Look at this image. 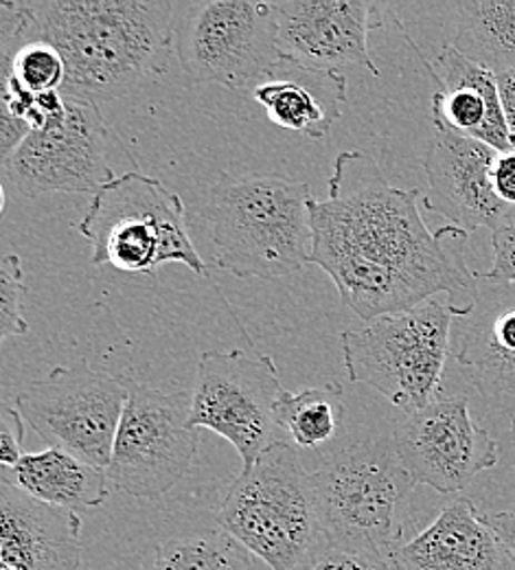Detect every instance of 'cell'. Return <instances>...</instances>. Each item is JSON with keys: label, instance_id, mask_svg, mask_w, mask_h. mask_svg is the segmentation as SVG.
<instances>
[{"label": "cell", "instance_id": "cell-1", "mask_svg": "<svg viewBox=\"0 0 515 570\" xmlns=\"http://www.w3.org/2000/svg\"><path fill=\"white\" fill-rule=\"evenodd\" d=\"M419 196V189L390 185L373 156L349 149L334 163L327 200H311V264L367 323L442 292L456 318L476 303L481 279L465 262L469 233L456 226L433 230Z\"/></svg>", "mask_w": 515, "mask_h": 570}, {"label": "cell", "instance_id": "cell-2", "mask_svg": "<svg viewBox=\"0 0 515 570\" xmlns=\"http://www.w3.org/2000/svg\"><path fill=\"white\" fill-rule=\"evenodd\" d=\"M169 0H2L0 36L44 40L67 65L65 97L103 104L160 71L171 47Z\"/></svg>", "mask_w": 515, "mask_h": 570}, {"label": "cell", "instance_id": "cell-3", "mask_svg": "<svg viewBox=\"0 0 515 570\" xmlns=\"http://www.w3.org/2000/svg\"><path fill=\"white\" fill-rule=\"evenodd\" d=\"M307 183L281 174H224L200 215L216 244V266L239 279H281L311 264L314 222Z\"/></svg>", "mask_w": 515, "mask_h": 570}, {"label": "cell", "instance_id": "cell-4", "mask_svg": "<svg viewBox=\"0 0 515 570\" xmlns=\"http://www.w3.org/2000/svg\"><path fill=\"white\" fill-rule=\"evenodd\" d=\"M220 531L270 570H309L325 542L311 474L295 445H270L228 485L218 511Z\"/></svg>", "mask_w": 515, "mask_h": 570}, {"label": "cell", "instance_id": "cell-5", "mask_svg": "<svg viewBox=\"0 0 515 570\" xmlns=\"http://www.w3.org/2000/svg\"><path fill=\"white\" fill-rule=\"evenodd\" d=\"M309 474L325 542L390 558L404 542V515L417 488L393 436L354 443Z\"/></svg>", "mask_w": 515, "mask_h": 570}, {"label": "cell", "instance_id": "cell-6", "mask_svg": "<svg viewBox=\"0 0 515 570\" xmlns=\"http://www.w3.org/2000/svg\"><path fill=\"white\" fill-rule=\"evenodd\" d=\"M77 228L92 246L95 266L153 277L165 264H182L209 277L189 237L182 198L146 174H123L101 187Z\"/></svg>", "mask_w": 515, "mask_h": 570}, {"label": "cell", "instance_id": "cell-7", "mask_svg": "<svg viewBox=\"0 0 515 570\" xmlns=\"http://www.w3.org/2000/svg\"><path fill=\"white\" fill-rule=\"evenodd\" d=\"M454 309L439 298L375 318L340 336L349 380L382 393L406 415L439 397L445 360L452 354Z\"/></svg>", "mask_w": 515, "mask_h": 570}, {"label": "cell", "instance_id": "cell-8", "mask_svg": "<svg viewBox=\"0 0 515 570\" xmlns=\"http://www.w3.org/2000/svg\"><path fill=\"white\" fill-rule=\"evenodd\" d=\"M171 47L194 81L250 90L281 60L275 2L194 0L174 4Z\"/></svg>", "mask_w": 515, "mask_h": 570}, {"label": "cell", "instance_id": "cell-9", "mask_svg": "<svg viewBox=\"0 0 515 570\" xmlns=\"http://www.w3.org/2000/svg\"><path fill=\"white\" fill-rule=\"evenodd\" d=\"M128 404L106 470L112 488L160 499L174 490L198 456V428L191 424V393L162 391L126 375Z\"/></svg>", "mask_w": 515, "mask_h": 570}, {"label": "cell", "instance_id": "cell-10", "mask_svg": "<svg viewBox=\"0 0 515 570\" xmlns=\"http://www.w3.org/2000/svg\"><path fill=\"white\" fill-rule=\"evenodd\" d=\"M128 404L126 375L88 362L56 366L16 395V411L49 448L108 470L117 430Z\"/></svg>", "mask_w": 515, "mask_h": 570}, {"label": "cell", "instance_id": "cell-11", "mask_svg": "<svg viewBox=\"0 0 515 570\" xmlns=\"http://www.w3.org/2000/svg\"><path fill=\"white\" fill-rule=\"evenodd\" d=\"M281 373L270 356L246 352H205L191 393V424L226 439L250 468L270 445L284 441L277 404Z\"/></svg>", "mask_w": 515, "mask_h": 570}, {"label": "cell", "instance_id": "cell-12", "mask_svg": "<svg viewBox=\"0 0 515 570\" xmlns=\"http://www.w3.org/2000/svg\"><path fill=\"white\" fill-rule=\"evenodd\" d=\"M110 132L97 104L67 97L58 124L33 130L2 160V176L22 196L97 194L115 171L108 163Z\"/></svg>", "mask_w": 515, "mask_h": 570}, {"label": "cell", "instance_id": "cell-13", "mask_svg": "<svg viewBox=\"0 0 515 570\" xmlns=\"http://www.w3.org/2000/svg\"><path fill=\"white\" fill-rule=\"evenodd\" d=\"M395 450L417 485L456 494L498 465V441L469 415L463 395H439L419 413L406 415L393 432Z\"/></svg>", "mask_w": 515, "mask_h": 570}, {"label": "cell", "instance_id": "cell-14", "mask_svg": "<svg viewBox=\"0 0 515 570\" xmlns=\"http://www.w3.org/2000/svg\"><path fill=\"white\" fill-rule=\"evenodd\" d=\"M277 47L281 60L343 72L365 67L379 77L368 36L382 24L379 7L367 0H277Z\"/></svg>", "mask_w": 515, "mask_h": 570}, {"label": "cell", "instance_id": "cell-15", "mask_svg": "<svg viewBox=\"0 0 515 570\" xmlns=\"http://www.w3.org/2000/svg\"><path fill=\"white\" fill-rule=\"evenodd\" d=\"M496 156L498 151L485 142L435 126V137L424 156L428 176L424 207L465 233L478 228L496 233L515 224L514 207L505 205L494 191Z\"/></svg>", "mask_w": 515, "mask_h": 570}, {"label": "cell", "instance_id": "cell-16", "mask_svg": "<svg viewBox=\"0 0 515 570\" xmlns=\"http://www.w3.org/2000/svg\"><path fill=\"white\" fill-rule=\"evenodd\" d=\"M0 560L13 570L81 569V518L0 479Z\"/></svg>", "mask_w": 515, "mask_h": 570}, {"label": "cell", "instance_id": "cell-17", "mask_svg": "<svg viewBox=\"0 0 515 570\" xmlns=\"http://www.w3.org/2000/svg\"><path fill=\"white\" fill-rule=\"evenodd\" d=\"M452 356L487 397H515V284L481 282L474 307L454 318Z\"/></svg>", "mask_w": 515, "mask_h": 570}, {"label": "cell", "instance_id": "cell-18", "mask_svg": "<svg viewBox=\"0 0 515 570\" xmlns=\"http://www.w3.org/2000/svg\"><path fill=\"white\" fill-rule=\"evenodd\" d=\"M399 570H515V558L469 499L452 500L390 553Z\"/></svg>", "mask_w": 515, "mask_h": 570}, {"label": "cell", "instance_id": "cell-19", "mask_svg": "<svg viewBox=\"0 0 515 570\" xmlns=\"http://www.w3.org/2000/svg\"><path fill=\"white\" fill-rule=\"evenodd\" d=\"M419 58L437 83L433 95L435 126L485 142L496 151L515 149L494 72L474 65L452 45L443 47L435 67L422 53Z\"/></svg>", "mask_w": 515, "mask_h": 570}, {"label": "cell", "instance_id": "cell-20", "mask_svg": "<svg viewBox=\"0 0 515 570\" xmlns=\"http://www.w3.org/2000/svg\"><path fill=\"white\" fill-rule=\"evenodd\" d=\"M250 97L275 126L320 141L340 119L347 101V77L345 72L318 71L279 60L250 88Z\"/></svg>", "mask_w": 515, "mask_h": 570}, {"label": "cell", "instance_id": "cell-21", "mask_svg": "<svg viewBox=\"0 0 515 570\" xmlns=\"http://www.w3.org/2000/svg\"><path fill=\"white\" fill-rule=\"evenodd\" d=\"M2 476L29 497L71 511L95 509L103 504L110 494L106 470L95 468L60 448L24 454L16 468L2 470Z\"/></svg>", "mask_w": 515, "mask_h": 570}, {"label": "cell", "instance_id": "cell-22", "mask_svg": "<svg viewBox=\"0 0 515 570\" xmlns=\"http://www.w3.org/2000/svg\"><path fill=\"white\" fill-rule=\"evenodd\" d=\"M452 47L494 75L515 69V0H460Z\"/></svg>", "mask_w": 515, "mask_h": 570}, {"label": "cell", "instance_id": "cell-23", "mask_svg": "<svg viewBox=\"0 0 515 570\" xmlns=\"http://www.w3.org/2000/svg\"><path fill=\"white\" fill-rule=\"evenodd\" d=\"M345 420V393L338 382L311 386L298 393L284 389L277 404V424L298 448L331 443Z\"/></svg>", "mask_w": 515, "mask_h": 570}, {"label": "cell", "instance_id": "cell-24", "mask_svg": "<svg viewBox=\"0 0 515 570\" xmlns=\"http://www.w3.org/2000/svg\"><path fill=\"white\" fill-rule=\"evenodd\" d=\"M151 570H257V564L228 533L202 531L165 540Z\"/></svg>", "mask_w": 515, "mask_h": 570}, {"label": "cell", "instance_id": "cell-25", "mask_svg": "<svg viewBox=\"0 0 515 570\" xmlns=\"http://www.w3.org/2000/svg\"><path fill=\"white\" fill-rule=\"evenodd\" d=\"M2 88H20L31 95L62 90L67 81V65L58 49L44 40H20L0 36Z\"/></svg>", "mask_w": 515, "mask_h": 570}, {"label": "cell", "instance_id": "cell-26", "mask_svg": "<svg viewBox=\"0 0 515 570\" xmlns=\"http://www.w3.org/2000/svg\"><path fill=\"white\" fill-rule=\"evenodd\" d=\"M27 285L22 262L18 255H7L0 262V341L24 336L29 323L24 318Z\"/></svg>", "mask_w": 515, "mask_h": 570}, {"label": "cell", "instance_id": "cell-27", "mask_svg": "<svg viewBox=\"0 0 515 570\" xmlns=\"http://www.w3.org/2000/svg\"><path fill=\"white\" fill-rule=\"evenodd\" d=\"M309 570H393V564L388 556L327 547Z\"/></svg>", "mask_w": 515, "mask_h": 570}, {"label": "cell", "instance_id": "cell-28", "mask_svg": "<svg viewBox=\"0 0 515 570\" xmlns=\"http://www.w3.org/2000/svg\"><path fill=\"white\" fill-rule=\"evenodd\" d=\"M492 268L478 273V279L492 284H515V224L492 233Z\"/></svg>", "mask_w": 515, "mask_h": 570}, {"label": "cell", "instance_id": "cell-29", "mask_svg": "<svg viewBox=\"0 0 515 570\" xmlns=\"http://www.w3.org/2000/svg\"><path fill=\"white\" fill-rule=\"evenodd\" d=\"M492 183L496 196L515 209V149L498 151L492 169Z\"/></svg>", "mask_w": 515, "mask_h": 570}, {"label": "cell", "instance_id": "cell-30", "mask_svg": "<svg viewBox=\"0 0 515 570\" xmlns=\"http://www.w3.org/2000/svg\"><path fill=\"white\" fill-rule=\"evenodd\" d=\"M489 527L496 531V535L503 540L507 551L515 558V509L501 511V513H485Z\"/></svg>", "mask_w": 515, "mask_h": 570}, {"label": "cell", "instance_id": "cell-31", "mask_svg": "<svg viewBox=\"0 0 515 570\" xmlns=\"http://www.w3.org/2000/svg\"><path fill=\"white\" fill-rule=\"evenodd\" d=\"M496 79H498V90H501L505 117H507L512 141H514L515 147V69L496 75Z\"/></svg>", "mask_w": 515, "mask_h": 570}, {"label": "cell", "instance_id": "cell-32", "mask_svg": "<svg viewBox=\"0 0 515 570\" xmlns=\"http://www.w3.org/2000/svg\"><path fill=\"white\" fill-rule=\"evenodd\" d=\"M390 564H393V560H390ZM393 570H399V569H397V567H395V564H393Z\"/></svg>", "mask_w": 515, "mask_h": 570}, {"label": "cell", "instance_id": "cell-33", "mask_svg": "<svg viewBox=\"0 0 515 570\" xmlns=\"http://www.w3.org/2000/svg\"><path fill=\"white\" fill-rule=\"evenodd\" d=\"M0 570H13V569H9V567H2V569Z\"/></svg>", "mask_w": 515, "mask_h": 570}]
</instances>
